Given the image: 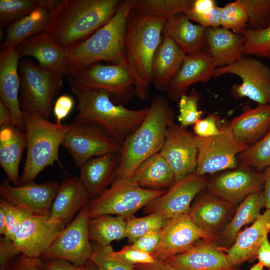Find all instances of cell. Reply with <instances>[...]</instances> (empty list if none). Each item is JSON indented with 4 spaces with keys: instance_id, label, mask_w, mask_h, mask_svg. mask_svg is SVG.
Returning <instances> with one entry per match:
<instances>
[{
    "instance_id": "58",
    "label": "cell",
    "mask_w": 270,
    "mask_h": 270,
    "mask_svg": "<svg viewBox=\"0 0 270 270\" xmlns=\"http://www.w3.org/2000/svg\"><path fill=\"white\" fill-rule=\"evenodd\" d=\"M12 125V114L8 108L0 101V128Z\"/></svg>"
},
{
    "instance_id": "52",
    "label": "cell",
    "mask_w": 270,
    "mask_h": 270,
    "mask_svg": "<svg viewBox=\"0 0 270 270\" xmlns=\"http://www.w3.org/2000/svg\"><path fill=\"white\" fill-rule=\"evenodd\" d=\"M74 106L73 98L68 94L60 96L55 101L53 108L56 122L61 124L72 110Z\"/></svg>"
},
{
    "instance_id": "23",
    "label": "cell",
    "mask_w": 270,
    "mask_h": 270,
    "mask_svg": "<svg viewBox=\"0 0 270 270\" xmlns=\"http://www.w3.org/2000/svg\"><path fill=\"white\" fill-rule=\"evenodd\" d=\"M215 68L212 58L207 53L201 52L186 55L166 90L168 98L178 101L182 96L188 94L190 86L209 81Z\"/></svg>"
},
{
    "instance_id": "22",
    "label": "cell",
    "mask_w": 270,
    "mask_h": 270,
    "mask_svg": "<svg viewBox=\"0 0 270 270\" xmlns=\"http://www.w3.org/2000/svg\"><path fill=\"white\" fill-rule=\"evenodd\" d=\"M166 260L179 270H237L226 254L212 242L205 240Z\"/></svg>"
},
{
    "instance_id": "54",
    "label": "cell",
    "mask_w": 270,
    "mask_h": 270,
    "mask_svg": "<svg viewBox=\"0 0 270 270\" xmlns=\"http://www.w3.org/2000/svg\"><path fill=\"white\" fill-rule=\"evenodd\" d=\"M82 266L64 260L50 258L44 262V270H81Z\"/></svg>"
},
{
    "instance_id": "60",
    "label": "cell",
    "mask_w": 270,
    "mask_h": 270,
    "mask_svg": "<svg viewBox=\"0 0 270 270\" xmlns=\"http://www.w3.org/2000/svg\"><path fill=\"white\" fill-rule=\"evenodd\" d=\"M6 217L4 211L0 208V234L4 236L6 232Z\"/></svg>"
},
{
    "instance_id": "40",
    "label": "cell",
    "mask_w": 270,
    "mask_h": 270,
    "mask_svg": "<svg viewBox=\"0 0 270 270\" xmlns=\"http://www.w3.org/2000/svg\"><path fill=\"white\" fill-rule=\"evenodd\" d=\"M220 26L234 33H241L247 28L248 16L246 8L240 0H236L222 7Z\"/></svg>"
},
{
    "instance_id": "16",
    "label": "cell",
    "mask_w": 270,
    "mask_h": 270,
    "mask_svg": "<svg viewBox=\"0 0 270 270\" xmlns=\"http://www.w3.org/2000/svg\"><path fill=\"white\" fill-rule=\"evenodd\" d=\"M178 180L194 172L197 164L196 136L174 122L168 127L164 145L160 151Z\"/></svg>"
},
{
    "instance_id": "36",
    "label": "cell",
    "mask_w": 270,
    "mask_h": 270,
    "mask_svg": "<svg viewBox=\"0 0 270 270\" xmlns=\"http://www.w3.org/2000/svg\"><path fill=\"white\" fill-rule=\"evenodd\" d=\"M193 0H134L132 10L142 16L162 18L184 12Z\"/></svg>"
},
{
    "instance_id": "21",
    "label": "cell",
    "mask_w": 270,
    "mask_h": 270,
    "mask_svg": "<svg viewBox=\"0 0 270 270\" xmlns=\"http://www.w3.org/2000/svg\"><path fill=\"white\" fill-rule=\"evenodd\" d=\"M16 51L20 58L34 57L45 70L64 76L68 72L69 50L58 46L44 31L22 42Z\"/></svg>"
},
{
    "instance_id": "35",
    "label": "cell",
    "mask_w": 270,
    "mask_h": 270,
    "mask_svg": "<svg viewBox=\"0 0 270 270\" xmlns=\"http://www.w3.org/2000/svg\"><path fill=\"white\" fill-rule=\"evenodd\" d=\"M89 236L90 240L102 246L110 245L112 242L126 237V220L110 214L90 218Z\"/></svg>"
},
{
    "instance_id": "10",
    "label": "cell",
    "mask_w": 270,
    "mask_h": 270,
    "mask_svg": "<svg viewBox=\"0 0 270 270\" xmlns=\"http://www.w3.org/2000/svg\"><path fill=\"white\" fill-rule=\"evenodd\" d=\"M62 145L79 168L92 158L120 152L122 146L100 126L74 120L69 124Z\"/></svg>"
},
{
    "instance_id": "14",
    "label": "cell",
    "mask_w": 270,
    "mask_h": 270,
    "mask_svg": "<svg viewBox=\"0 0 270 270\" xmlns=\"http://www.w3.org/2000/svg\"><path fill=\"white\" fill-rule=\"evenodd\" d=\"M215 234L200 228L188 213L170 220L160 230V242L152 254L156 260H166L190 248L200 240L212 242Z\"/></svg>"
},
{
    "instance_id": "57",
    "label": "cell",
    "mask_w": 270,
    "mask_h": 270,
    "mask_svg": "<svg viewBox=\"0 0 270 270\" xmlns=\"http://www.w3.org/2000/svg\"><path fill=\"white\" fill-rule=\"evenodd\" d=\"M134 268L136 270H179L166 260H156L153 263L138 264Z\"/></svg>"
},
{
    "instance_id": "5",
    "label": "cell",
    "mask_w": 270,
    "mask_h": 270,
    "mask_svg": "<svg viewBox=\"0 0 270 270\" xmlns=\"http://www.w3.org/2000/svg\"><path fill=\"white\" fill-rule=\"evenodd\" d=\"M134 0H120L112 18L84 42L69 50L70 76L92 64L102 60L128 65L125 36L127 20Z\"/></svg>"
},
{
    "instance_id": "55",
    "label": "cell",
    "mask_w": 270,
    "mask_h": 270,
    "mask_svg": "<svg viewBox=\"0 0 270 270\" xmlns=\"http://www.w3.org/2000/svg\"><path fill=\"white\" fill-rule=\"evenodd\" d=\"M216 6L214 0H193L190 7L184 13L202 14L212 10Z\"/></svg>"
},
{
    "instance_id": "26",
    "label": "cell",
    "mask_w": 270,
    "mask_h": 270,
    "mask_svg": "<svg viewBox=\"0 0 270 270\" xmlns=\"http://www.w3.org/2000/svg\"><path fill=\"white\" fill-rule=\"evenodd\" d=\"M244 40L242 33H234L222 27L205 29L204 44L216 68L239 60L242 56Z\"/></svg>"
},
{
    "instance_id": "30",
    "label": "cell",
    "mask_w": 270,
    "mask_h": 270,
    "mask_svg": "<svg viewBox=\"0 0 270 270\" xmlns=\"http://www.w3.org/2000/svg\"><path fill=\"white\" fill-rule=\"evenodd\" d=\"M205 29L190 22L184 13L182 12L166 20L162 36L170 38L186 55H192L202 52Z\"/></svg>"
},
{
    "instance_id": "15",
    "label": "cell",
    "mask_w": 270,
    "mask_h": 270,
    "mask_svg": "<svg viewBox=\"0 0 270 270\" xmlns=\"http://www.w3.org/2000/svg\"><path fill=\"white\" fill-rule=\"evenodd\" d=\"M207 182L204 176L189 174L176 180L165 193L150 202L144 212L157 214L168 220L187 214L192 200L206 186Z\"/></svg>"
},
{
    "instance_id": "31",
    "label": "cell",
    "mask_w": 270,
    "mask_h": 270,
    "mask_svg": "<svg viewBox=\"0 0 270 270\" xmlns=\"http://www.w3.org/2000/svg\"><path fill=\"white\" fill-rule=\"evenodd\" d=\"M239 141L249 146L262 138L270 128V104H258L234 118L228 124Z\"/></svg>"
},
{
    "instance_id": "6",
    "label": "cell",
    "mask_w": 270,
    "mask_h": 270,
    "mask_svg": "<svg viewBox=\"0 0 270 270\" xmlns=\"http://www.w3.org/2000/svg\"><path fill=\"white\" fill-rule=\"evenodd\" d=\"M26 138V156L18 184L34 181L48 166L57 162L63 168L58 148L69 124L53 123L40 115L22 110Z\"/></svg>"
},
{
    "instance_id": "27",
    "label": "cell",
    "mask_w": 270,
    "mask_h": 270,
    "mask_svg": "<svg viewBox=\"0 0 270 270\" xmlns=\"http://www.w3.org/2000/svg\"><path fill=\"white\" fill-rule=\"evenodd\" d=\"M186 56L170 38L162 36L152 65V83L158 90L166 92Z\"/></svg>"
},
{
    "instance_id": "48",
    "label": "cell",
    "mask_w": 270,
    "mask_h": 270,
    "mask_svg": "<svg viewBox=\"0 0 270 270\" xmlns=\"http://www.w3.org/2000/svg\"><path fill=\"white\" fill-rule=\"evenodd\" d=\"M219 118L216 114H212L198 120L194 124L193 130L196 136L208 138L216 136L220 133L218 126Z\"/></svg>"
},
{
    "instance_id": "64",
    "label": "cell",
    "mask_w": 270,
    "mask_h": 270,
    "mask_svg": "<svg viewBox=\"0 0 270 270\" xmlns=\"http://www.w3.org/2000/svg\"><path fill=\"white\" fill-rule=\"evenodd\" d=\"M270 270V268H269V270Z\"/></svg>"
},
{
    "instance_id": "34",
    "label": "cell",
    "mask_w": 270,
    "mask_h": 270,
    "mask_svg": "<svg viewBox=\"0 0 270 270\" xmlns=\"http://www.w3.org/2000/svg\"><path fill=\"white\" fill-rule=\"evenodd\" d=\"M264 207H265V200L263 190L246 197L240 205L231 221L222 232L220 239L226 242H232L244 226L254 222L257 219Z\"/></svg>"
},
{
    "instance_id": "11",
    "label": "cell",
    "mask_w": 270,
    "mask_h": 270,
    "mask_svg": "<svg viewBox=\"0 0 270 270\" xmlns=\"http://www.w3.org/2000/svg\"><path fill=\"white\" fill-rule=\"evenodd\" d=\"M216 136L202 138L196 136L198 148L197 164L194 174L204 176L237 167V156L248 147L234 135L228 124L220 127Z\"/></svg>"
},
{
    "instance_id": "43",
    "label": "cell",
    "mask_w": 270,
    "mask_h": 270,
    "mask_svg": "<svg viewBox=\"0 0 270 270\" xmlns=\"http://www.w3.org/2000/svg\"><path fill=\"white\" fill-rule=\"evenodd\" d=\"M248 16L246 28L263 30L270 26V0H240Z\"/></svg>"
},
{
    "instance_id": "7",
    "label": "cell",
    "mask_w": 270,
    "mask_h": 270,
    "mask_svg": "<svg viewBox=\"0 0 270 270\" xmlns=\"http://www.w3.org/2000/svg\"><path fill=\"white\" fill-rule=\"evenodd\" d=\"M166 190L143 188L130 178L116 177L110 187L89 200L86 204L88 212L90 219L110 214L120 216L127 220Z\"/></svg>"
},
{
    "instance_id": "32",
    "label": "cell",
    "mask_w": 270,
    "mask_h": 270,
    "mask_svg": "<svg viewBox=\"0 0 270 270\" xmlns=\"http://www.w3.org/2000/svg\"><path fill=\"white\" fill-rule=\"evenodd\" d=\"M211 194L200 198L190 208L188 214L200 228L214 234L226 221L235 205Z\"/></svg>"
},
{
    "instance_id": "2",
    "label": "cell",
    "mask_w": 270,
    "mask_h": 270,
    "mask_svg": "<svg viewBox=\"0 0 270 270\" xmlns=\"http://www.w3.org/2000/svg\"><path fill=\"white\" fill-rule=\"evenodd\" d=\"M174 116L164 96L153 99L141 124L122 144L116 177L130 178L144 160L160 152Z\"/></svg>"
},
{
    "instance_id": "42",
    "label": "cell",
    "mask_w": 270,
    "mask_h": 270,
    "mask_svg": "<svg viewBox=\"0 0 270 270\" xmlns=\"http://www.w3.org/2000/svg\"><path fill=\"white\" fill-rule=\"evenodd\" d=\"M168 222L164 216L155 213L141 218L134 216L126 220V238L132 243L152 230L162 229Z\"/></svg>"
},
{
    "instance_id": "51",
    "label": "cell",
    "mask_w": 270,
    "mask_h": 270,
    "mask_svg": "<svg viewBox=\"0 0 270 270\" xmlns=\"http://www.w3.org/2000/svg\"><path fill=\"white\" fill-rule=\"evenodd\" d=\"M21 254L12 241L4 236L0 238V270H6L10 261Z\"/></svg>"
},
{
    "instance_id": "33",
    "label": "cell",
    "mask_w": 270,
    "mask_h": 270,
    "mask_svg": "<svg viewBox=\"0 0 270 270\" xmlns=\"http://www.w3.org/2000/svg\"><path fill=\"white\" fill-rule=\"evenodd\" d=\"M138 186L152 190H164L176 181L174 174L159 152L144 160L129 178Z\"/></svg>"
},
{
    "instance_id": "39",
    "label": "cell",
    "mask_w": 270,
    "mask_h": 270,
    "mask_svg": "<svg viewBox=\"0 0 270 270\" xmlns=\"http://www.w3.org/2000/svg\"><path fill=\"white\" fill-rule=\"evenodd\" d=\"M41 0H0V24L8 26L38 8Z\"/></svg>"
},
{
    "instance_id": "28",
    "label": "cell",
    "mask_w": 270,
    "mask_h": 270,
    "mask_svg": "<svg viewBox=\"0 0 270 270\" xmlns=\"http://www.w3.org/2000/svg\"><path fill=\"white\" fill-rule=\"evenodd\" d=\"M270 234V209L260 214L252 225L239 232L227 255L236 266L256 256L264 238Z\"/></svg>"
},
{
    "instance_id": "25",
    "label": "cell",
    "mask_w": 270,
    "mask_h": 270,
    "mask_svg": "<svg viewBox=\"0 0 270 270\" xmlns=\"http://www.w3.org/2000/svg\"><path fill=\"white\" fill-rule=\"evenodd\" d=\"M120 152L94 157L80 167V178L90 194L94 198L102 194L116 178Z\"/></svg>"
},
{
    "instance_id": "20",
    "label": "cell",
    "mask_w": 270,
    "mask_h": 270,
    "mask_svg": "<svg viewBox=\"0 0 270 270\" xmlns=\"http://www.w3.org/2000/svg\"><path fill=\"white\" fill-rule=\"evenodd\" d=\"M16 48L1 49L0 54V100L10 110L12 125L25 131V125L19 100L20 78Z\"/></svg>"
},
{
    "instance_id": "62",
    "label": "cell",
    "mask_w": 270,
    "mask_h": 270,
    "mask_svg": "<svg viewBox=\"0 0 270 270\" xmlns=\"http://www.w3.org/2000/svg\"><path fill=\"white\" fill-rule=\"evenodd\" d=\"M264 266L259 262L254 265L250 270H263Z\"/></svg>"
},
{
    "instance_id": "29",
    "label": "cell",
    "mask_w": 270,
    "mask_h": 270,
    "mask_svg": "<svg viewBox=\"0 0 270 270\" xmlns=\"http://www.w3.org/2000/svg\"><path fill=\"white\" fill-rule=\"evenodd\" d=\"M60 1L41 0L40 6L38 8L8 26L0 48H17L24 40L42 32L49 20L52 10Z\"/></svg>"
},
{
    "instance_id": "47",
    "label": "cell",
    "mask_w": 270,
    "mask_h": 270,
    "mask_svg": "<svg viewBox=\"0 0 270 270\" xmlns=\"http://www.w3.org/2000/svg\"><path fill=\"white\" fill-rule=\"evenodd\" d=\"M112 254L122 263L131 267L138 264L153 263L156 260L152 254L134 248L130 245L119 251L114 250Z\"/></svg>"
},
{
    "instance_id": "3",
    "label": "cell",
    "mask_w": 270,
    "mask_h": 270,
    "mask_svg": "<svg viewBox=\"0 0 270 270\" xmlns=\"http://www.w3.org/2000/svg\"><path fill=\"white\" fill-rule=\"evenodd\" d=\"M166 20L144 16L132 10L128 18L126 58L134 80V95L142 100H146L148 98L152 60L161 42Z\"/></svg>"
},
{
    "instance_id": "18",
    "label": "cell",
    "mask_w": 270,
    "mask_h": 270,
    "mask_svg": "<svg viewBox=\"0 0 270 270\" xmlns=\"http://www.w3.org/2000/svg\"><path fill=\"white\" fill-rule=\"evenodd\" d=\"M64 227L49 216L32 215L20 224L11 240L21 254L41 258Z\"/></svg>"
},
{
    "instance_id": "37",
    "label": "cell",
    "mask_w": 270,
    "mask_h": 270,
    "mask_svg": "<svg viewBox=\"0 0 270 270\" xmlns=\"http://www.w3.org/2000/svg\"><path fill=\"white\" fill-rule=\"evenodd\" d=\"M238 163L240 165L263 170L270 166V128L260 140L238 154Z\"/></svg>"
},
{
    "instance_id": "56",
    "label": "cell",
    "mask_w": 270,
    "mask_h": 270,
    "mask_svg": "<svg viewBox=\"0 0 270 270\" xmlns=\"http://www.w3.org/2000/svg\"><path fill=\"white\" fill-rule=\"evenodd\" d=\"M258 262L264 267L270 268V242L266 236L260 244L256 254Z\"/></svg>"
},
{
    "instance_id": "61",
    "label": "cell",
    "mask_w": 270,
    "mask_h": 270,
    "mask_svg": "<svg viewBox=\"0 0 270 270\" xmlns=\"http://www.w3.org/2000/svg\"><path fill=\"white\" fill-rule=\"evenodd\" d=\"M81 270H99L95 264L91 260H88L83 266Z\"/></svg>"
},
{
    "instance_id": "4",
    "label": "cell",
    "mask_w": 270,
    "mask_h": 270,
    "mask_svg": "<svg viewBox=\"0 0 270 270\" xmlns=\"http://www.w3.org/2000/svg\"><path fill=\"white\" fill-rule=\"evenodd\" d=\"M77 100L74 120L95 124L121 144L141 124L148 107L137 110L114 103L110 94L100 89L70 88Z\"/></svg>"
},
{
    "instance_id": "44",
    "label": "cell",
    "mask_w": 270,
    "mask_h": 270,
    "mask_svg": "<svg viewBox=\"0 0 270 270\" xmlns=\"http://www.w3.org/2000/svg\"><path fill=\"white\" fill-rule=\"evenodd\" d=\"M200 98V94L196 90L181 96L178 100L179 114L177 116L181 126L186 128L194 125L201 118L203 112L198 109Z\"/></svg>"
},
{
    "instance_id": "53",
    "label": "cell",
    "mask_w": 270,
    "mask_h": 270,
    "mask_svg": "<svg viewBox=\"0 0 270 270\" xmlns=\"http://www.w3.org/2000/svg\"><path fill=\"white\" fill-rule=\"evenodd\" d=\"M10 270H44V262L40 258H30L20 254Z\"/></svg>"
},
{
    "instance_id": "8",
    "label": "cell",
    "mask_w": 270,
    "mask_h": 270,
    "mask_svg": "<svg viewBox=\"0 0 270 270\" xmlns=\"http://www.w3.org/2000/svg\"><path fill=\"white\" fill-rule=\"evenodd\" d=\"M19 100L22 110L49 120L54 98L62 86L64 75L26 60L19 63Z\"/></svg>"
},
{
    "instance_id": "46",
    "label": "cell",
    "mask_w": 270,
    "mask_h": 270,
    "mask_svg": "<svg viewBox=\"0 0 270 270\" xmlns=\"http://www.w3.org/2000/svg\"><path fill=\"white\" fill-rule=\"evenodd\" d=\"M0 208L4 211L6 217V232L4 236L12 240L14 234L20 224L32 214L25 210L4 199H0Z\"/></svg>"
},
{
    "instance_id": "49",
    "label": "cell",
    "mask_w": 270,
    "mask_h": 270,
    "mask_svg": "<svg viewBox=\"0 0 270 270\" xmlns=\"http://www.w3.org/2000/svg\"><path fill=\"white\" fill-rule=\"evenodd\" d=\"M222 7L216 6L212 10L202 14L184 13L190 20L194 21L204 28L220 26V16Z\"/></svg>"
},
{
    "instance_id": "41",
    "label": "cell",
    "mask_w": 270,
    "mask_h": 270,
    "mask_svg": "<svg viewBox=\"0 0 270 270\" xmlns=\"http://www.w3.org/2000/svg\"><path fill=\"white\" fill-rule=\"evenodd\" d=\"M241 33L245 38L242 56L270 58V26L258 30L246 28Z\"/></svg>"
},
{
    "instance_id": "63",
    "label": "cell",
    "mask_w": 270,
    "mask_h": 270,
    "mask_svg": "<svg viewBox=\"0 0 270 270\" xmlns=\"http://www.w3.org/2000/svg\"><path fill=\"white\" fill-rule=\"evenodd\" d=\"M132 270H136V269H135V268H134L133 267V268H132Z\"/></svg>"
},
{
    "instance_id": "13",
    "label": "cell",
    "mask_w": 270,
    "mask_h": 270,
    "mask_svg": "<svg viewBox=\"0 0 270 270\" xmlns=\"http://www.w3.org/2000/svg\"><path fill=\"white\" fill-rule=\"evenodd\" d=\"M234 74L240 77V84H234L231 92L234 98L246 97L258 104H270V68L251 56H242L236 62L216 68L212 76Z\"/></svg>"
},
{
    "instance_id": "12",
    "label": "cell",
    "mask_w": 270,
    "mask_h": 270,
    "mask_svg": "<svg viewBox=\"0 0 270 270\" xmlns=\"http://www.w3.org/2000/svg\"><path fill=\"white\" fill-rule=\"evenodd\" d=\"M90 220L86 204L58 232L41 258L45 260H64L83 266L90 260L92 251L89 236Z\"/></svg>"
},
{
    "instance_id": "59",
    "label": "cell",
    "mask_w": 270,
    "mask_h": 270,
    "mask_svg": "<svg viewBox=\"0 0 270 270\" xmlns=\"http://www.w3.org/2000/svg\"><path fill=\"white\" fill-rule=\"evenodd\" d=\"M264 194L265 200V208L270 209V166L264 171Z\"/></svg>"
},
{
    "instance_id": "45",
    "label": "cell",
    "mask_w": 270,
    "mask_h": 270,
    "mask_svg": "<svg viewBox=\"0 0 270 270\" xmlns=\"http://www.w3.org/2000/svg\"><path fill=\"white\" fill-rule=\"evenodd\" d=\"M92 246L90 260L99 270H132L133 267L124 264L113 254L111 245L102 246L94 242Z\"/></svg>"
},
{
    "instance_id": "9",
    "label": "cell",
    "mask_w": 270,
    "mask_h": 270,
    "mask_svg": "<svg viewBox=\"0 0 270 270\" xmlns=\"http://www.w3.org/2000/svg\"><path fill=\"white\" fill-rule=\"evenodd\" d=\"M70 88L107 91L116 104L128 103L134 95V82L128 65L96 62L68 76Z\"/></svg>"
},
{
    "instance_id": "50",
    "label": "cell",
    "mask_w": 270,
    "mask_h": 270,
    "mask_svg": "<svg viewBox=\"0 0 270 270\" xmlns=\"http://www.w3.org/2000/svg\"><path fill=\"white\" fill-rule=\"evenodd\" d=\"M160 230H152L134 241L132 247L152 254L160 242Z\"/></svg>"
},
{
    "instance_id": "24",
    "label": "cell",
    "mask_w": 270,
    "mask_h": 270,
    "mask_svg": "<svg viewBox=\"0 0 270 270\" xmlns=\"http://www.w3.org/2000/svg\"><path fill=\"white\" fill-rule=\"evenodd\" d=\"M91 198L80 177L67 178L59 186L49 216L66 226Z\"/></svg>"
},
{
    "instance_id": "19",
    "label": "cell",
    "mask_w": 270,
    "mask_h": 270,
    "mask_svg": "<svg viewBox=\"0 0 270 270\" xmlns=\"http://www.w3.org/2000/svg\"><path fill=\"white\" fill-rule=\"evenodd\" d=\"M264 182L263 172H258L241 165L207 182L206 187L212 194L235 205L249 195L263 190Z\"/></svg>"
},
{
    "instance_id": "17",
    "label": "cell",
    "mask_w": 270,
    "mask_h": 270,
    "mask_svg": "<svg viewBox=\"0 0 270 270\" xmlns=\"http://www.w3.org/2000/svg\"><path fill=\"white\" fill-rule=\"evenodd\" d=\"M60 184L49 180L41 184L34 181L12 186L4 180L0 186L2 199L19 206L32 215L50 216L51 206Z\"/></svg>"
},
{
    "instance_id": "38",
    "label": "cell",
    "mask_w": 270,
    "mask_h": 270,
    "mask_svg": "<svg viewBox=\"0 0 270 270\" xmlns=\"http://www.w3.org/2000/svg\"><path fill=\"white\" fill-rule=\"evenodd\" d=\"M26 148V138L24 131L14 126L8 151L7 168L4 172L9 182L14 186L18 184L20 176L18 169L22 154Z\"/></svg>"
},
{
    "instance_id": "1",
    "label": "cell",
    "mask_w": 270,
    "mask_h": 270,
    "mask_svg": "<svg viewBox=\"0 0 270 270\" xmlns=\"http://www.w3.org/2000/svg\"><path fill=\"white\" fill-rule=\"evenodd\" d=\"M120 0H62L52 10L44 32L60 47L70 50L106 24Z\"/></svg>"
}]
</instances>
